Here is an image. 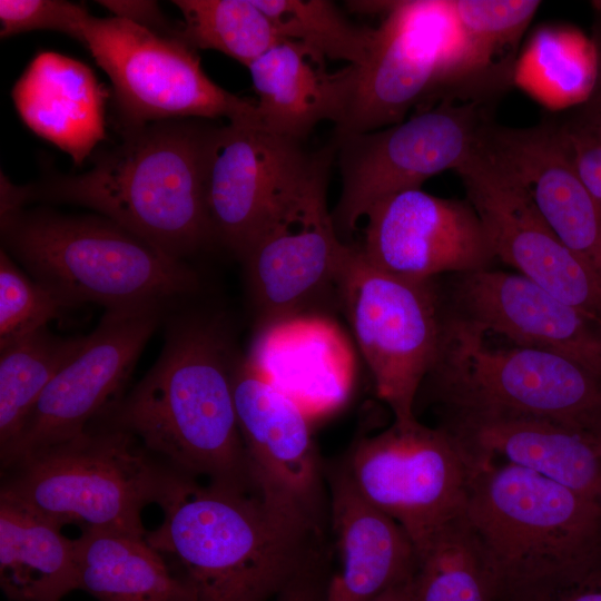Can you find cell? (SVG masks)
Instances as JSON below:
<instances>
[{"label":"cell","instance_id":"6da1fadb","mask_svg":"<svg viewBox=\"0 0 601 601\" xmlns=\"http://www.w3.org/2000/svg\"><path fill=\"white\" fill-rule=\"evenodd\" d=\"M189 302L166 312L156 363L91 424L130 434L177 473L259 494L234 403L240 353L227 318Z\"/></svg>","mask_w":601,"mask_h":601},{"label":"cell","instance_id":"7a4b0ae2","mask_svg":"<svg viewBox=\"0 0 601 601\" xmlns=\"http://www.w3.org/2000/svg\"><path fill=\"white\" fill-rule=\"evenodd\" d=\"M146 541L195 588L198 601H268L324 566V526L257 493L177 474Z\"/></svg>","mask_w":601,"mask_h":601},{"label":"cell","instance_id":"3957f363","mask_svg":"<svg viewBox=\"0 0 601 601\" xmlns=\"http://www.w3.org/2000/svg\"><path fill=\"white\" fill-rule=\"evenodd\" d=\"M204 119H169L122 130L79 175L12 185L1 175V210L31 201L90 208L162 254L183 262L215 245L205 197L208 142Z\"/></svg>","mask_w":601,"mask_h":601},{"label":"cell","instance_id":"277c9868","mask_svg":"<svg viewBox=\"0 0 601 601\" xmlns=\"http://www.w3.org/2000/svg\"><path fill=\"white\" fill-rule=\"evenodd\" d=\"M464 515L496 601H535L601 569V504L535 472L482 463Z\"/></svg>","mask_w":601,"mask_h":601},{"label":"cell","instance_id":"5b68a950","mask_svg":"<svg viewBox=\"0 0 601 601\" xmlns=\"http://www.w3.org/2000/svg\"><path fill=\"white\" fill-rule=\"evenodd\" d=\"M2 249L70 308H171L194 298L200 277L102 216L14 208L1 211Z\"/></svg>","mask_w":601,"mask_h":601},{"label":"cell","instance_id":"8992f818","mask_svg":"<svg viewBox=\"0 0 601 601\" xmlns=\"http://www.w3.org/2000/svg\"><path fill=\"white\" fill-rule=\"evenodd\" d=\"M424 390L442 410L444 421H548L581 433L601 447V381L555 354L520 346L491 347L483 332L445 307L439 353Z\"/></svg>","mask_w":601,"mask_h":601},{"label":"cell","instance_id":"52a82bcc","mask_svg":"<svg viewBox=\"0 0 601 601\" xmlns=\"http://www.w3.org/2000/svg\"><path fill=\"white\" fill-rule=\"evenodd\" d=\"M0 495L60 528L146 536L141 512L159 504L177 472L122 431L91 424L2 470Z\"/></svg>","mask_w":601,"mask_h":601},{"label":"cell","instance_id":"ba28073f","mask_svg":"<svg viewBox=\"0 0 601 601\" xmlns=\"http://www.w3.org/2000/svg\"><path fill=\"white\" fill-rule=\"evenodd\" d=\"M333 144L309 154L276 194L258 231L240 256L257 329L317 315L338 303L349 244L337 235L327 207Z\"/></svg>","mask_w":601,"mask_h":601},{"label":"cell","instance_id":"9c48e42d","mask_svg":"<svg viewBox=\"0 0 601 601\" xmlns=\"http://www.w3.org/2000/svg\"><path fill=\"white\" fill-rule=\"evenodd\" d=\"M480 465L453 430L443 424L430 427L414 418L361 436L342 469L368 503L403 528L417 551L465 514Z\"/></svg>","mask_w":601,"mask_h":601},{"label":"cell","instance_id":"30bf717a","mask_svg":"<svg viewBox=\"0 0 601 601\" xmlns=\"http://www.w3.org/2000/svg\"><path fill=\"white\" fill-rule=\"evenodd\" d=\"M75 40L108 76L124 130L169 119L260 124L256 101L215 83L196 49L179 36L89 14Z\"/></svg>","mask_w":601,"mask_h":601},{"label":"cell","instance_id":"8fae6325","mask_svg":"<svg viewBox=\"0 0 601 601\" xmlns=\"http://www.w3.org/2000/svg\"><path fill=\"white\" fill-rule=\"evenodd\" d=\"M373 377L376 394L394 421L416 418L415 403L439 353L444 305L435 279L411 280L372 266L351 245L338 287Z\"/></svg>","mask_w":601,"mask_h":601},{"label":"cell","instance_id":"7c38bea8","mask_svg":"<svg viewBox=\"0 0 601 601\" xmlns=\"http://www.w3.org/2000/svg\"><path fill=\"white\" fill-rule=\"evenodd\" d=\"M491 121L485 105L442 100L398 124L334 140L342 175L332 210L338 237L351 235L378 200L455 171L479 149Z\"/></svg>","mask_w":601,"mask_h":601},{"label":"cell","instance_id":"4fadbf2b","mask_svg":"<svg viewBox=\"0 0 601 601\" xmlns=\"http://www.w3.org/2000/svg\"><path fill=\"white\" fill-rule=\"evenodd\" d=\"M460 30L451 0L385 1L366 62L357 67L334 140L405 120L432 105L455 59Z\"/></svg>","mask_w":601,"mask_h":601},{"label":"cell","instance_id":"5bb4252c","mask_svg":"<svg viewBox=\"0 0 601 601\" xmlns=\"http://www.w3.org/2000/svg\"><path fill=\"white\" fill-rule=\"evenodd\" d=\"M168 309L158 305L106 309L79 351L45 388L16 441L0 453L1 469L85 432L120 397L138 356Z\"/></svg>","mask_w":601,"mask_h":601},{"label":"cell","instance_id":"9a60e30c","mask_svg":"<svg viewBox=\"0 0 601 601\" xmlns=\"http://www.w3.org/2000/svg\"><path fill=\"white\" fill-rule=\"evenodd\" d=\"M455 173L486 229L495 258L601 322V276L564 246L525 188L483 142Z\"/></svg>","mask_w":601,"mask_h":601},{"label":"cell","instance_id":"2e32d148","mask_svg":"<svg viewBox=\"0 0 601 601\" xmlns=\"http://www.w3.org/2000/svg\"><path fill=\"white\" fill-rule=\"evenodd\" d=\"M358 245L375 268L405 279L430 280L489 268L495 259L490 237L466 200L443 198L421 188L390 195L364 217Z\"/></svg>","mask_w":601,"mask_h":601},{"label":"cell","instance_id":"e0dca14e","mask_svg":"<svg viewBox=\"0 0 601 601\" xmlns=\"http://www.w3.org/2000/svg\"><path fill=\"white\" fill-rule=\"evenodd\" d=\"M233 394L259 494L324 526L326 472L307 413L242 354L233 371Z\"/></svg>","mask_w":601,"mask_h":601},{"label":"cell","instance_id":"ac0fdd59","mask_svg":"<svg viewBox=\"0 0 601 601\" xmlns=\"http://www.w3.org/2000/svg\"><path fill=\"white\" fill-rule=\"evenodd\" d=\"M447 312L485 335L562 356L601 381V322L519 273L491 267L453 275Z\"/></svg>","mask_w":601,"mask_h":601},{"label":"cell","instance_id":"d6986e66","mask_svg":"<svg viewBox=\"0 0 601 601\" xmlns=\"http://www.w3.org/2000/svg\"><path fill=\"white\" fill-rule=\"evenodd\" d=\"M309 154L258 122L214 127L208 142L205 197L215 244L238 259L279 189Z\"/></svg>","mask_w":601,"mask_h":601},{"label":"cell","instance_id":"ffe728a7","mask_svg":"<svg viewBox=\"0 0 601 601\" xmlns=\"http://www.w3.org/2000/svg\"><path fill=\"white\" fill-rule=\"evenodd\" d=\"M483 144L564 246L601 276V205L581 179L560 124L509 128L492 121Z\"/></svg>","mask_w":601,"mask_h":601},{"label":"cell","instance_id":"44dd1931","mask_svg":"<svg viewBox=\"0 0 601 601\" xmlns=\"http://www.w3.org/2000/svg\"><path fill=\"white\" fill-rule=\"evenodd\" d=\"M328 483L337 566L324 601H373L411 580L417 555L403 528L368 503L342 466L331 471Z\"/></svg>","mask_w":601,"mask_h":601},{"label":"cell","instance_id":"7402d4cb","mask_svg":"<svg viewBox=\"0 0 601 601\" xmlns=\"http://www.w3.org/2000/svg\"><path fill=\"white\" fill-rule=\"evenodd\" d=\"M262 127L300 142L317 124L337 126L349 106L356 66L328 71L314 49L283 39L248 67Z\"/></svg>","mask_w":601,"mask_h":601},{"label":"cell","instance_id":"603a6c76","mask_svg":"<svg viewBox=\"0 0 601 601\" xmlns=\"http://www.w3.org/2000/svg\"><path fill=\"white\" fill-rule=\"evenodd\" d=\"M22 122L80 166L105 138L108 92L92 69L69 56L41 50L11 91Z\"/></svg>","mask_w":601,"mask_h":601},{"label":"cell","instance_id":"cb8c5ba5","mask_svg":"<svg viewBox=\"0 0 601 601\" xmlns=\"http://www.w3.org/2000/svg\"><path fill=\"white\" fill-rule=\"evenodd\" d=\"M457 433L481 463H510L535 472L601 504V452L590 437L532 418H454Z\"/></svg>","mask_w":601,"mask_h":601},{"label":"cell","instance_id":"d4e9b609","mask_svg":"<svg viewBox=\"0 0 601 601\" xmlns=\"http://www.w3.org/2000/svg\"><path fill=\"white\" fill-rule=\"evenodd\" d=\"M460 41L433 105H485L514 81L522 37L541 6L535 0H451Z\"/></svg>","mask_w":601,"mask_h":601},{"label":"cell","instance_id":"484cf974","mask_svg":"<svg viewBox=\"0 0 601 601\" xmlns=\"http://www.w3.org/2000/svg\"><path fill=\"white\" fill-rule=\"evenodd\" d=\"M0 495V587L10 601H60L79 589L75 540Z\"/></svg>","mask_w":601,"mask_h":601},{"label":"cell","instance_id":"4316f807","mask_svg":"<svg viewBox=\"0 0 601 601\" xmlns=\"http://www.w3.org/2000/svg\"><path fill=\"white\" fill-rule=\"evenodd\" d=\"M79 589L98 601H198L145 538L104 530L75 539Z\"/></svg>","mask_w":601,"mask_h":601},{"label":"cell","instance_id":"83f0119b","mask_svg":"<svg viewBox=\"0 0 601 601\" xmlns=\"http://www.w3.org/2000/svg\"><path fill=\"white\" fill-rule=\"evenodd\" d=\"M317 315L299 316L258 331L249 359L257 370L279 390L296 398L303 407L307 388L312 395L318 386L317 378L325 388L337 397L344 395L346 388L345 374L334 372L343 370L344 353H334L335 332L325 336L332 328ZM341 346V345H339ZM305 411V410H304Z\"/></svg>","mask_w":601,"mask_h":601},{"label":"cell","instance_id":"f1b7e54d","mask_svg":"<svg viewBox=\"0 0 601 601\" xmlns=\"http://www.w3.org/2000/svg\"><path fill=\"white\" fill-rule=\"evenodd\" d=\"M85 338L60 337L46 326L0 348V453L16 441L45 388Z\"/></svg>","mask_w":601,"mask_h":601},{"label":"cell","instance_id":"f546056e","mask_svg":"<svg viewBox=\"0 0 601 601\" xmlns=\"http://www.w3.org/2000/svg\"><path fill=\"white\" fill-rule=\"evenodd\" d=\"M416 555L413 601H496L481 545L465 515L437 531Z\"/></svg>","mask_w":601,"mask_h":601},{"label":"cell","instance_id":"4dcf8cb0","mask_svg":"<svg viewBox=\"0 0 601 601\" xmlns=\"http://www.w3.org/2000/svg\"><path fill=\"white\" fill-rule=\"evenodd\" d=\"M178 36L194 49L216 50L248 67L283 38L255 0H175Z\"/></svg>","mask_w":601,"mask_h":601},{"label":"cell","instance_id":"1f68e13d","mask_svg":"<svg viewBox=\"0 0 601 601\" xmlns=\"http://www.w3.org/2000/svg\"><path fill=\"white\" fill-rule=\"evenodd\" d=\"M283 39L298 41L325 59L361 67L373 45L375 28L354 24L328 0H255Z\"/></svg>","mask_w":601,"mask_h":601},{"label":"cell","instance_id":"d6a6232c","mask_svg":"<svg viewBox=\"0 0 601 601\" xmlns=\"http://www.w3.org/2000/svg\"><path fill=\"white\" fill-rule=\"evenodd\" d=\"M575 40L562 28L546 26L535 31L518 59L514 81L525 92L550 109L564 107L591 89L585 86V70L577 59Z\"/></svg>","mask_w":601,"mask_h":601},{"label":"cell","instance_id":"836d02e7","mask_svg":"<svg viewBox=\"0 0 601 601\" xmlns=\"http://www.w3.org/2000/svg\"><path fill=\"white\" fill-rule=\"evenodd\" d=\"M70 306L0 250V348L59 318Z\"/></svg>","mask_w":601,"mask_h":601},{"label":"cell","instance_id":"e575fe53","mask_svg":"<svg viewBox=\"0 0 601 601\" xmlns=\"http://www.w3.org/2000/svg\"><path fill=\"white\" fill-rule=\"evenodd\" d=\"M89 11L81 4L61 0H0L1 38L49 30L76 39Z\"/></svg>","mask_w":601,"mask_h":601},{"label":"cell","instance_id":"d590c367","mask_svg":"<svg viewBox=\"0 0 601 601\" xmlns=\"http://www.w3.org/2000/svg\"><path fill=\"white\" fill-rule=\"evenodd\" d=\"M560 127L581 179L601 205V127L579 117Z\"/></svg>","mask_w":601,"mask_h":601},{"label":"cell","instance_id":"8d00e7d4","mask_svg":"<svg viewBox=\"0 0 601 601\" xmlns=\"http://www.w3.org/2000/svg\"><path fill=\"white\" fill-rule=\"evenodd\" d=\"M106 8L112 17L121 18L167 36H178V29L170 26L155 1H97Z\"/></svg>","mask_w":601,"mask_h":601},{"label":"cell","instance_id":"74e56055","mask_svg":"<svg viewBox=\"0 0 601 601\" xmlns=\"http://www.w3.org/2000/svg\"><path fill=\"white\" fill-rule=\"evenodd\" d=\"M592 7L595 11L591 41L595 61V73L593 85L584 102V107L581 114L577 117L601 127V6L593 1Z\"/></svg>","mask_w":601,"mask_h":601},{"label":"cell","instance_id":"f35d334b","mask_svg":"<svg viewBox=\"0 0 601 601\" xmlns=\"http://www.w3.org/2000/svg\"><path fill=\"white\" fill-rule=\"evenodd\" d=\"M535 601H601V569L582 581L558 589Z\"/></svg>","mask_w":601,"mask_h":601},{"label":"cell","instance_id":"ab89813d","mask_svg":"<svg viewBox=\"0 0 601 601\" xmlns=\"http://www.w3.org/2000/svg\"><path fill=\"white\" fill-rule=\"evenodd\" d=\"M322 569L323 566L296 580L276 597V601H324Z\"/></svg>","mask_w":601,"mask_h":601},{"label":"cell","instance_id":"60d3db41","mask_svg":"<svg viewBox=\"0 0 601 601\" xmlns=\"http://www.w3.org/2000/svg\"><path fill=\"white\" fill-rule=\"evenodd\" d=\"M411 580L388 590L373 601H413Z\"/></svg>","mask_w":601,"mask_h":601}]
</instances>
